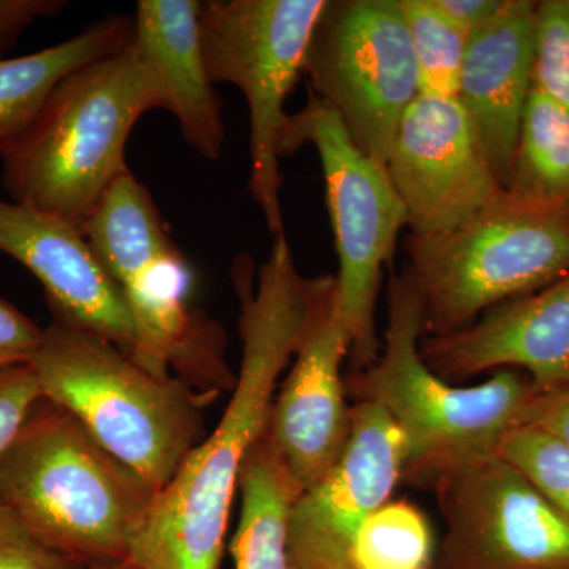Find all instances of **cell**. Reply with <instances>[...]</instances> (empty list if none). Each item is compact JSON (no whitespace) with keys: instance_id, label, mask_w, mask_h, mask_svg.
<instances>
[{"instance_id":"5b68a950","label":"cell","mask_w":569,"mask_h":569,"mask_svg":"<svg viewBox=\"0 0 569 569\" xmlns=\"http://www.w3.org/2000/svg\"><path fill=\"white\" fill-rule=\"evenodd\" d=\"M425 306L407 269L389 279L388 325L376 362L348 377L358 400L387 410L406 440L403 478L475 452L497 451L522 426L535 399L530 378L501 369L485 383L459 388L430 370L419 351Z\"/></svg>"},{"instance_id":"9c48e42d","label":"cell","mask_w":569,"mask_h":569,"mask_svg":"<svg viewBox=\"0 0 569 569\" xmlns=\"http://www.w3.org/2000/svg\"><path fill=\"white\" fill-rule=\"evenodd\" d=\"M302 73L355 144L387 167L399 123L419 96L400 0H328Z\"/></svg>"},{"instance_id":"6da1fadb","label":"cell","mask_w":569,"mask_h":569,"mask_svg":"<svg viewBox=\"0 0 569 569\" xmlns=\"http://www.w3.org/2000/svg\"><path fill=\"white\" fill-rule=\"evenodd\" d=\"M231 277L242 342L233 395L211 436L157 493L127 560L137 569H219L242 467L268 430L279 378L305 332L316 277L299 274L284 234L274 238L257 282L247 254Z\"/></svg>"},{"instance_id":"d4e9b609","label":"cell","mask_w":569,"mask_h":569,"mask_svg":"<svg viewBox=\"0 0 569 569\" xmlns=\"http://www.w3.org/2000/svg\"><path fill=\"white\" fill-rule=\"evenodd\" d=\"M533 88L569 114V0L537 2Z\"/></svg>"},{"instance_id":"52a82bcc","label":"cell","mask_w":569,"mask_h":569,"mask_svg":"<svg viewBox=\"0 0 569 569\" xmlns=\"http://www.w3.org/2000/svg\"><path fill=\"white\" fill-rule=\"evenodd\" d=\"M316 148L323 168L326 203L335 233L340 316L350 335L351 372L376 362L381 343L376 310L385 269L395 257L407 213L387 167L362 152L328 104L309 91L301 111L290 114L280 159L302 146Z\"/></svg>"},{"instance_id":"4dcf8cb0","label":"cell","mask_w":569,"mask_h":569,"mask_svg":"<svg viewBox=\"0 0 569 569\" xmlns=\"http://www.w3.org/2000/svg\"><path fill=\"white\" fill-rule=\"evenodd\" d=\"M433 3L449 20L471 33L500 10L503 0H433Z\"/></svg>"},{"instance_id":"7402d4cb","label":"cell","mask_w":569,"mask_h":569,"mask_svg":"<svg viewBox=\"0 0 569 569\" xmlns=\"http://www.w3.org/2000/svg\"><path fill=\"white\" fill-rule=\"evenodd\" d=\"M437 542L425 512L407 500H389L362 523L346 569H433Z\"/></svg>"},{"instance_id":"603a6c76","label":"cell","mask_w":569,"mask_h":569,"mask_svg":"<svg viewBox=\"0 0 569 569\" xmlns=\"http://www.w3.org/2000/svg\"><path fill=\"white\" fill-rule=\"evenodd\" d=\"M421 96L458 99L470 32L449 20L433 0H400Z\"/></svg>"},{"instance_id":"d6986e66","label":"cell","mask_w":569,"mask_h":569,"mask_svg":"<svg viewBox=\"0 0 569 569\" xmlns=\"http://www.w3.org/2000/svg\"><path fill=\"white\" fill-rule=\"evenodd\" d=\"M132 37V18L114 14L54 47L20 58L0 56V149L31 126L63 78L110 58Z\"/></svg>"},{"instance_id":"4316f807","label":"cell","mask_w":569,"mask_h":569,"mask_svg":"<svg viewBox=\"0 0 569 569\" xmlns=\"http://www.w3.org/2000/svg\"><path fill=\"white\" fill-rule=\"evenodd\" d=\"M41 397L31 365L0 372V463Z\"/></svg>"},{"instance_id":"cb8c5ba5","label":"cell","mask_w":569,"mask_h":569,"mask_svg":"<svg viewBox=\"0 0 569 569\" xmlns=\"http://www.w3.org/2000/svg\"><path fill=\"white\" fill-rule=\"evenodd\" d=\"M497 452L569 520V447L563 441L537 426L522 425L501 438Z\"/></svg>"},{"instance_id":"1f68e13d","label":"cell","mask_w":569,"mask_h":569,"mask_svg":"<svg viewBox=\"0 0 569 569\" xmlns=\"http://www.w3.org/2000/svg\"><path fill=\"white\" fill-rule=\"evenodd\" d=\"M89 569H137L130 561H119V563L100 565V567H92Z\"/></svg>"},{"instance_id":"e0dca14e","label":"cell","mask_w":569,"mask_h":569,"mask_svg":"<svg viewBox=\"0 0 569 569\" xmlns=\"http://www.w3.org/2000/svg\"><path fill=\"white\" fill-rule=\"evenodd\" d=\"M197 0H140L132 41L162 96V110L179 123L183 140L206 160L222 153V104L206 67Z\"/></svg>"},{"instance_id":"f546056e","label":"cell","mask_w":569,"mask_h":569,"mask_svg":"<svg viewBox=\"0 0 569 569\" xmlns=\"http://www.w3.org/2000/svg\"><path fill=\"white\" fill-rule=\"evenodd\" d=\"M522 425L537 426L569 447V391L535 397Z\"/></svg>"},{"instance_id":"83f0119b","label":"cell","mask_w":569,"mask_h":569,"mask_svg":"<svg viewBox=\"0 0 569 569\" xmlns=\"http://www.w3.org/2000/svg\"><path fill=\"white\" fill-rule=\"evenodd\" d=\"M43 340L44 329L0 298V372L11 367L31 365Z\"/></svg>"},{"instance_id":"7a4b0ae2","label":"cell","mask_w":569,"mask_h":569,"mask_svg":"<svg viewBox=\"0 0 569 569\" xmlns=\"http://www.w3.org/2000/svg\"><path fill=\"white\" fill-rule=\"evenodd\" d=\"M157 492L41 397L0 463V507L88 568L129 560Z\"/></svg>"},{"instance_id":"7c38bea8","label":"cell","mask_w":569,"mask_h":569,"mask_svg":"<svg viewBox=\"0 0 569 569\" xmlns=\"http://www.w3.org/2000/svg\"><path fill=\"white\" fill-rule=\"evenodd\" d=\"M350 346L336 276L316 277L305 332L266 430L269 447L299 493L335 466L350 437L351 407L342 378Z\"/></svg>"},{"instance_id":"3957f363","label":"cell","mask_w":569,"mask_h":569,"mask_svg":"<svg viewBox=\"0 0 569 569\" xmlns=\"http://www.w3.org/2000/svg\"><path fill=\"white\" fill-rule=\"evenodd\" d=\"M162 96L133 41L63 78L31 126L0 149L11 201L80 230L93 204L126 170V149Z\"/></svg>"},{"instance_id":"ffe728a7","label":"cell","mask_w":569,"mask_h":569,"mask_svg":"<svg viewBox=\"0 0 569 569\" xmlns=\"http://www.w3.org/2000/svg\"><path fill=\"white\" fill-rule=\"evenodd\" d=\"M241 518L231 539L234 569H299L288 545V518L299 490L264 437L250 452L241 477Z\"/></svg>"},{"instance_id":"44dd1931","label":"cell","mask_w":569,"mask_h":569,"mask_svg":"<svg viewBox=\"0 0 569 569\" xmlns=\"http://www.w3.org/2000/svg\"><path fill=\"white\" fill-rule=\"evenodd\" d=\"M507 190L569 208V114L535 88L523 112Z\"/></svg>"},{"instance_id":"ac0fdd59","label":"cell","mask_w":569,"mask_h":569,"mask_svg":"<svg viewBox=\"0 0 569 569\" xmlns=\"http://www.w3.org/2000/svg\"><path fill=\"white\" fill-rule=\"evenodd\" d=\"M80 231L122 290L178 258L151 193L129 168L100 194Z\"/></svg>"},{"instance_id":"9a60e30c","label":"cell","mask_w":569,"mask_h":569,"mask_svg":"<svg viewBox=\"0 0 569 569\" xmlns=\"http://www.w3.org/2000/svg\"><path fill=\"white\" fill-rule=\"evenodd\" d=\"M422 359L448 383L522 367L535 396L569 391V274L537 293L493 307L447 336H422Z\"/></svg>"},{"instance_id":"8fae6325","label":"cell","mask_w":569,"mask_h":569,"mask_svg":"<svg viewBox=\"0 0 569 569\" xmlns=\"http://www.w3.org/2000/svg\"><path fill=\"white\" fill-rule=\"evenodd\" d=\"M387 170L411 234L449 233L507 192L458 99L419 93L399 123Z\"/></svg>"},{"instance_id":"5bb4252c","label":"cell","mask_w":569,"mask_h":569,"mask_svg":"<svg viewBox=\"0 0 569 569\" xmlns=\"http://www.w3.org/2000/svg\"><path fill=\"white\" fill-rule=\"evenodd\" d=\"M0 252L39 279L52 320L137 358V325L127 296L74 224L0 198Z\"/></svg>"},{"instance_id":"8992f818","label":"cell","mask_w":569,"mask_h":569,"mask_svg":"<svg viewBox=\"0 0 569 569\" xmlns=\"http://www.w3.org/2000/svg\"><path fill=\"white\" fill-rule=\"evenodd\" d=\"M403 252L425 306L426 336L451 335L569 274V208L507 190L449 233H408Z\"/></svg>"},{"instance_id":"277c9868","label":"cell","mask_w":569,"mask_h":569,"mask_svg":"<svg viewBox=\"0 0 569 569\" xmlns=\"http://www.w3.org/2000/svg\"><path fill=\"white\" fill-rule=\"evenodd\" d=\"M31 366L44 399L73 415L157 493L203 440V407L212 397L173 376H153L91 332L52 320Z\"/></svg>"},{"instance_id":"4fadbf2b","label":"cell","mask_w":569,"mask_h":569,"mask_svg":"<svg viewBox=\"0 0 569 569\" xmlns=\"http://www.w3.org/2000/svg\"><path fill=\"white\" fill-rule=\"evenodd\" d=\"M407 467L402 432L383 407H351L350 437L335 466L299 493L288 545L299 569H346L355 535L395 493Z\"/></svg>"},{"instance_id":"ba28073f","label":"cell","mask_w":569,"mask_h":569,"mask_svg":"<svg viewBox=\"0 0 569 569\" xmlns=\"http://www.w3.org/2000/svg\"><path fill=\"white\" fill-rule=\"evenodd\" d=\"M328 0H211L201 2L204 61L213 84L242 92L249 110V192L272 238L284 234L280 141L290 114L284 102L305 69Z\"/></svg>"},{"instance_id":"f1b7e54d","label":"cell","mask_w":569,"mask_h":569,"mask_svg":"<svg viewBox=\"0 0 569 569\" xmlns=\"http://www.w3.org/2000/svg\"><path fill=\"white\" fill-rule=\"evenodd\" d=\"M66 6L61 0H0V56L20 40L29 26L58 14Z\"/></svg>"},{"instance_id":"484cf974","label":"cell","mask_w":569,"mask_h":569,"mask_svg":"<svg viewBox=\"0 0 569 569\" xmlns=\"http://www.w3.org/2000/svg\"><path fill=\"white\" fill-rule=\"evenodd\" d=\"M0 569H89L40 541L0 507Z\"/></svg>"},{"instance_id":"2e32d148","label":"cell","mask_w":569,"mask_h":569,"mask_svg":"<svg viewBox=\"0 0 569 569\" xmlns=\"http://www.w3.org/2000/svg\"><path fill=\"white\" fill-rule=\"evenodd\" d=\"M535 11L531 0H503L470 33L460 73L458 100L505 190L533 89Z\"/></svg>"},{"instance_id":"30bf717a","label":"cell","mask_w":569,"mask_h":569,"mask_svg":"<svg viewBox=\"0 0 569 569\" xmlns=\"http://www.w3.org/2000/svg\"><path fill=\"white\" fill-rule=\"evenodd\" d=\"M445 520L433 569H569V520L497 451L475 452L411 479Z\"/></svg>"}]
</instances>
